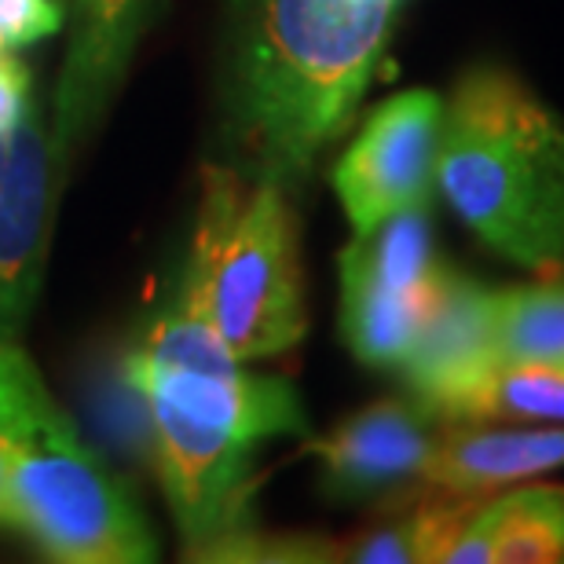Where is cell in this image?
<instances>
[{
	"label": "cell",
	"instance_id": "1",
	"mask_svg": "<svg viewBox=\"0 0 564 564\" xmlns=\"http://www.w3.org/2000/svg\"><path fill=\"white\" fill-rule=\"evenodd\" d=\"M408 0H242L231 137L246 176L290 187L356 121Z\"/></svg>",
	"mask_w": 564,
	"mask_h": 564
},
{
	"label": "cell",
	"instance_id": "9",
	"mask_svg": "<svg viewBox=\"0 0 564 564\" xmlns=\"http://www.w3.org/2000/svg\"><path fill=\"white\" fill-rule=\"evenodd\" d=\"M52 162L37 107L26 104L11 132V162L0 184V345L19 341L41 282L48 239Z\"/></svg>",
	"mask_w": 564,
	"mask_h": 564
},
{
	"label": "cell",
	"instance_id": "12",
	"mask_svg": "<svg viewBox=\"0 0 564 564\" xmlns=\"http://www.w3.org/2000/svg\"><path fill=\"white\" fill-rule=\"evenodd\" d=\"M564 561V488L524 484L499 491L491 564H554Z\"/></svg>",
	"mask_w": 564,
	"mask_h": 564
},
{
	"label": "cell",
	"instance_id": "15",
	"mask_svg": "<svg viewBox=\"0 0 564 564\" xmlns=\"http://www.w3.org/2000/svg\"><path fill=\"white\" fill-rule=\"evenodd\" d=\"M63 26L55 0H0V52H19L26 44L52 37Z\"/></svg>",
	"mask_w": 564,
	"mask_h": 564
},
{
	"label": "cell",
	"instance_id": "5",
	"mask_svg": "<svg viewBox=\"0 0 564 564\" xmlns=\"http://www.w3.org/2000/svg\"><path fill=\"white\" fill-rule=\"evenodd\" d=\"M341 337L364 367L400 370L455 268L436 257L429 206L392 213L341 250Z\"/></svg>",
	"mask_w": 564,
	"mask_h": 564
},
{
	"label": "cell",
	"instance_id": "16",
	"mask_svg": "<svg viewBox=\"0 0 564 564\" xmlns=\"http://www.w3.org/2000/svg\"><path fill=\"white\" fill-rule=\"evenodd\" d=\"M30 104V70L11 52H0V132H11Z\"/></svg>",
	"mask_w": 564,
	"mask_h": 564
},
{
	"label": "cell",
	"instance_id": "14",
	"mask_svg": "<svg viewBox=\"0 0 564 564\" xmlns=\"http://www.w3.org/2000/svg\"><path fill=\"white\" fill-rule=\"evenodd\" d=\"M41 392L44 381L37 367H33V359L15 341L0 345V502H4L15 451L22 444V433H26L33 403H37Z\"/></svg>",
	"mask_w": 564,
	"mask_h": 564
},
{
	"label": "cell",
	"instance_id": "10",
	"mask_svg": "<svg viewBox=\"0 0 564 564\" xmlns=\"http://www.w3.org/2000/svg\"><path fill=\"white\" fill-rule=\"evenodd\" d=\"M564 466V422L488 425V422H447L429 458L422 491L484 495L506 491L521 480L543 477Z\"/></svg>",
	"mask_w": 564,
	"mask_h": 564
},
{
	"label": "cell",
	"instance_id": "2",
	"mask_svg": "<svg viewBox=\"0 0 564 564\" xmlns=\"http://www.w3.org/2000/svg\"><path fill=\"white\" fill-rule=\"evenodd\" d=\"M436 184L455 217L506 261H564V121L499 66H473L440 121Z\"/></svg>",
	"mask_w": 564,
	"mask_h": 564
},
{
	"label": "cell",
	"instance_id": "11",
	"mask_svg": "<svg viewBox=\"0 0 564 564\" xmlns=\"http://www.w3.org/2000/svg\"><path fill=\"white\" fill-rule=\"evenodd\" d=\"M499 352L510 364H535L564 375V282L495 290Z\"/></svg>",
	"mask_w": 564,
	"mask_h": 564
},
{
	"label": "cell",
	"instance_id": "17",
	"mask_svg": "<svg viewBox=\"0 0 564 564\" xmlns=\"http://www.w3.org/2000/svg\"><path fill=\"white\" fill-rule=\"evenodd\" d=\"M15 132V129H11ZM11 132H0V184L8 176V162H11Z\"/></svg>",
	"mask_w": 564,
	"mask_h": 564
},
{
	"label": "cell",
	"instance_id": "3",
	"mask_svg": "<svg viewBox=\"0 0 564 564\" xmlns=\"http://www.w3.org/2000/svg\"><path fill=\"white\" fill-rule=\"evenodd\" d=\"M180 293L242 364L297 348L308 308L286 187L209 165Z\"/></svg>",
	"mask_w": 564,
	"mask_h": 564
},
{
	"label": "cell",
	"instance_id": "13",
	"mask_svg": "<svg viewBox=\"0 0 564 564\" xmlns=\"http://www.w3.org/2000/svg\"><path fill=\"white\" fill-rule=\"evenodd\" d=\"M458 422H564V375L502 359L466 400Z\"/></svg>",
	"mask_w": 564,
	"mask_h": 564
},
{
	"label": "cell",
	"instance_id": "7",
	"mask_svg": "<svg viewBox=\"0 0 564 564\" xmlns=\"http://www.w3.org/2000/svg\"><path fill=\"white\" fill-rule=\"evenodd\" d=\"M444 425L414 397H386L334 425L326 436L308 440L304 451L319 458L326 499L403 502L422 491Z\"/></svg>",
	"mask_w": 564,
	"mask_h": 564
},
{
	"label": "cell",
	"instance_id": "4",
	"mask_svg": "<svg viewBox=\"0 0 564 564\" xmlns=\"http://www.w3.org/2000/svg\"><path fill=\"white\" fill-rule=\"evenodd\" d=\"M0 524L15 528L59 564H143L158 557V539L132 491L82 444L48 389L33 403L15 451Z\"/></svg>",
	"mask_w": 564,
	"mask_h": 564
},
{
	"label": "cell",
	"instance_id": "8",
	"mask_svg": "<svg viewBox=\"0 0 564 564\" xmlns=\"http://www.w3.org/2000/svg\"><path fill=\"white\" fill-rule=\"evenodd\" d=\"M502 364L495 290L451 272L444 297L422 326L419 341L400 364V378L425 411L440 422H458V411Z\"/></svg>",
	"mask_w": 564,
	"mask_h": 564
},
{
	"label": "cell",
	"instance_id": "6",
	"mask_svg": "<svg viewBox=\"0 0 564 564\" xmlns=\"http://www.w3.org/2000/svg\"><path fill=\"white\" fill-rule=\"evenodd\" d=\"M440 121L444 99L429 88L400 93L370 110L330 176L356 235L392 213L429 206L436 187Z\"/></svg>",
	"mask_w": 564,
	"mask_h": 564
}]
</instances>
